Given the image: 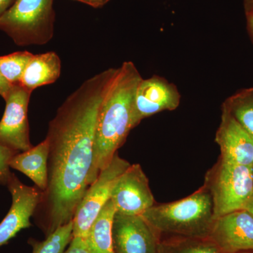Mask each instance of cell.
<instances>
[{
	"label": "cell",
	"mask_w": 253,
	"mask_h": 253,
	"mask_svg": "<svg viewBox=\"0 0 253 253\" xmlns=\"http://www.w3.org/2000/svg\"><path fill=\"white\" fill-rule=\"evenodd\" d=\"M13 0H0V18L11 6Z\"/></svg>",
	"instance_id": "cell-25"
},
{
	"label": "cell",
	"mask_w": 253,
	"mask_h": 253,
	"mask_svg": "<svg viewBox=\"0 0 253 253\" xmlns=\"http://www.w3.org/2000/svg\"><path fill=\"white\" fill-rule=\"evenodd\" d=\"M13 84L9 83L1 74H0V96L5 99L7 96L10 90H11V86Z\"/></svg>",
	"instance_id": "cell-23"
},
{
	"label": "cell",
	"mask_w": 253,
	"mask_h": 253,
	"mask_svg": "<svg viewBox=\"0 0 253 253\" xmlns=\"http://www.w3.org/2000/svg\"><path fill=\"white\" fill-rule=\"evenodd\" d=\"M116 213V206L110 199L91 224L85 238L86 246L91 253H115L113 226Z\"/></svg>",
	"instance_id": "cell-16"
},
{
	"label": "cell",
	"mask_w": 253,
	"mask_h": 253,
	"mask_svg": "<svg viewBox=\"0 0 253 253\" xmlns=\"http://www.w3.org/2000/svg\"><path fill=\"white\" fill-rule=\"evenodd\" d=\"M244 209L246 210V211H249L250 213L253 216V194L248 202L246 203V205H245Z\"/></svg>",
	"instance_id": "cell-28"
},
{
	"label": "cell",
	"mask_w": 253,
	"mask_h": 253,
	"mask_svg": "<svg viewBox=\"0 0 253 253\" xmlns=\"http://www.w3.org/2000/svg\"><path fill=\"white\" fill-rule=\"evenodd\" d=\"M141 79L140 73L131 61H125L118 68L98 116L89 186L109 164L133 129V104L136 88Z\"/></svg>",
	"instance_id": "cell-2"
},
{
	"label": "cell",
	"mask_w": 253,
	"mask_h": 253,
	"mask_svg": "<svg viewBox=\"0 0 253 253\" xmlns=\"http://www.w3.org/2000/svg\"><path fill=\"white\" fill-rule=\"evenodd\" d=\"M77 1H80V0H77Z\"/></svg>",
	"instance_id": "cell-30"
},
{
	"label": "cell",
	"mask_w": 253,
	"mask_h": 253,
	"mask_svg": "<svg viewBox=\"0 0 253 253\" xmlns=\"http://www.w3.org/2000/svg\"><path fill=\"white\" fill-rule=\"evenodd\" d=\"M246 18H247L248 32L253 42V16H246Z\"/></svg>",
	"instance_id": "cell-27"
},
{
	"label": "cell",
	"mask_w": 253,
	"mask_h": 253,
	"mask_svg": "<svg viewBox=\"0 0 253 253\" xmlns=\"http://www.w3.org/2000/svg\"><path fill=\"white\" fill-rule=\"evenodd\" d=\"M33 55L24 51L0 56V74L11 84H19Z\"/></svg>",
	"instance_id": "cell-20"
},
{
	"label": "cell",
	"mask_w": 253,
	"mask_h": 253,
	"mask_svg": "<svg viewBox=\"0 0 253 253\" xmlns=\"http://www.w3.org/2000/svg\"><path fill=\"white\" fill-rule=\"evenodd\" d=\"M161 235L208 238L214 219L212 197L204 185L185 199L155 205L141 214Z\"/></svg>",
	"instance_id": "cell-3"
},
{
	"label": "cell",
	"mask_w": 253,
	"mask_h": 253,
	"mask_svg": "<svg viewBox=\"0 0 253 253\" xmlns=\"http://www.w3.org/2000/svg\"><path fill=\"white\" fill-rule=\"evenodd\" d=\"M180 93L172 83L158 76L141 79L136 88L133 104L131 125L134 128L144 118L165 111L177 109Z\"/></svg>",
	"instance_id": "cell-9"
},
{
	"label": "cell",
	"mask_w": 253,
	"mask_h": 253,
	"mask_svg": "<svg viewBox=\"0 0 253 253\" xmlns=\"http://www.w3.org/2000/svg\"><path fill=\"white\" fill-rule=\"evenodd\" d=\"M53 0H16L0 18V30L18 46L44 45L54 36Z\"/></svg>",
	"instance_id": "cell-4"
},
{
	"label": "cell",
	"mask_w": 253,
	"mask_h": 253,
	"mask_svg": "<svg viewBox=\"0 0 253 253\" xmlns=\"http://www.w3.org/2000/svg\"><path fill=\"white\" fill-rule=\"evenodd\" d=\"M16 153L0 143V184L7 186L12 173L10 171L9 161Z\"/></svg>",
	"instance_id": "cell-21"
},
{
	"label": "cell",
	"mask_w": 253,
	"mask_h": 253,
	"mask_svg": "<svg viewBox=\"0 0 253 253\" xmlns=\"http://www.w3.org/2000/svg\"><path fill=\"white\" fill-rule=\"evenodd\" d=\"M73 220L60 226L46 236L43 241L30 239L28 244L33 248V253H64L66 248L73 238Z\"/></svg>",
	"instance_id": "cell-19"
},
{
	"label": "cell",
	"mask_w": 253,
	"mask_h": 253,
	"mask_svg": "<svg viewBox=\"0 0 253 253\" xmlns=\"http://www.w3.org/2000/svg\"><path fill=\"white\" fill-rule=\"evenodd\" d=\"M61 73V61L56 52L34 54L25 69L19 84L33 92L40 86L55 83Z\"/></svg>",
	"instance_id": "cell-15"
},
{
	"label": "cell",
	"mask_w": 253,
	"mask_h": 253,
	"mask_svg": "<svg viewBox=\"0 0 253 253\" xmlns=\"http://www.w3.org/2000/svg\"><path fill=\"white\" fill-rule=\"evenodd\" d=\"M32 91L13 84L5 98L6 108L0 121V143L16 154L31 149L28 104Z\"/></svg>",
	"instance_id": "cell-7"
},
{
	"label": "cell",
	"mask_w": 253,
	"mask_h": 253,
	"mask_svg": "<svg viewBox=\"0 0 253 253\" xmlns=\"http://www.w3.org/2000/svg\"><path fill=\"white\" fill-rule=\"evenodd\" d=\"M158 253H223L209 238L172 236L161 241Z\"/></svg>",
	"instance_id": "cell-17"
},
{
	"label": "cell",
	"mask_w": 253,
	"mask_h": 253,
	"mask_svg": "<svg viewBox=\"0 0 253 253\" xmlns=\"http://www.w3.org/2000/svg\"><path fill=\"white\" fill-rule=\"evenodd\" d=\"M244 7L246 16H253V0H244Z\"/></svg>",
	"instance_id": "cell-24"
},
{
	"label": "cell",
	"mask_w": 253,
	"mask_h": 253,
	"mask_svg": "<svg viewBox=\"0 0 253 253\" xmlns=\"http://www.w3.org/2000/svg\"><path fill=\"white\" fill-rule=\"evenodd\" d=\"M208 238L223 253L253 252V216L241 209L214 218Z\"/></svg>",
	"instance_id": "cell-11"
},
{
	"label": "cell",
	"mask_w": 253,
	"mask_h": 253,
	"mask_svg": "<svg viewBox=\"0 0 253 253\" xmlns=\"http://www.w3.org/2000/svg\"><path fill=\"white\" fill-rule=\"evenodd\" d=\"M253 253V252H244V253Z\"/></svg>",
	"instance_id": "cell-29"
},
{
	"label": "cell",
	"mask_w": 253,
	"mask_h": 253,
	"mask_svg": "<svg viewBox=\"0 0 253 253\" xmlns=\"http://www.w3.org/2000/svg\"><path fill=\"white\" fill-rule=\"evenodd\" d=\"M49 151V143L45 138L31 149L14 155L10 160L9 167L27 176L44 192L48 185Z\"/></svg>",
	"instance_id": "cell-14"
},
{
	"label": "cell",
	"mask_w": 253,
	"mask_h": 253,
	"mask_svg": "<svg viewBox=\"0 0 253 253\" xmlns=\"http://www.w3.org/2000/svg\"><path fill=\"white\" fill-rule=\"evenodd\" d=\"M130 166V163L120 157L117 153L109 164L101 171L96 180L88 187L75 213L73 219V237L78 236L85 239L91 224L111 199L116 181Z\"/></svg>",
	"instance_id": "cell-6"
},
{
	"label": "cell",
	"mask_w": 253,
	"mask_h": 253,
	"mask_svg": "<svg viewBox=\"0 0 253 253\" xmlns=\"http://www.w3.org/2000/svg\"><path fill=\"white\" fill-rule=\"evenodd\" d=\"M159 236L141 215H126L117 212L115 214V253H158Z\"/></svg>",
	"instance_id": "cell-12"
},
{
	"label": "cell",
	"mask_w": 253,
	"mask_h": 253,
	"mask_svg": "<svg viewBox=\"0 0 253 253\" xmlns=\"http://www.w3.org/2000/svg\"><path fill=\"white\" fill-rule=\"evenodd\" d=\"M117 73L111 68L86 80L50 121L48 185L35 212L46 236L73 220L89 187L98 116Z\"/></svg>",
	"instance_id": "cell-1"
},
{
	"label": "cell",
	"mask_w": 253,
	"mask_h": 253,
	"mask_svg": "<svg viewBox=\"0 0 253 253\" xmlns=\"http://www.w3.org/2000/svg\"><path fill=\"white\" fill-rule=\"evenodd\" d=\"M111 200L116 212L126 215H141L156 205L149 179L140 165H131L121 174L113 187Z\"/></svg>",
	"instance_id": "cell-8"
},
{
	"label": "cell",
	"mask_w": 253,
	"mask_h": 253,
	"mask_svg": "<svg viewBox=\"0 0 253 253\" xmlns=\"http://www.w3.org/2000/svg\"><path fill=\"white\" fill-rule=\"evenodd\" d=\"M215 142L220 149L219 157L243 166H253V136L232 115L222 109Z\"/></svg>",
	"instance_id": "cell-13"
},
{
	"label": "cell",
	"mask_w": 253,
	"mask_h": 253,
	"mask_svg": "<svg viewBox=\"0 0 253 253\" xmlns=\"http://www.w3.org/2000/svg\"><path fill=\"white\" fill-rule=\"evenodd\" d=\"M6 186L12 197V205L0 223V247L8 244L20 231L31 226V218L41 203L43 193L39 188L23 184L14 173Z\"/></svg>",
	"instance_id": "cell-10"
},
{
	"label": "cell",
	"mask_w": 253,
	"mask_h": 253,
	"mask_svg": "<svg viewBox=\"0 0 253 253\" xmlns=\"http://www.w3.org/2000/svg\"><path fill=\"white\" fill-rule=\"evenodd\" d=\"M221 109L232 115L253 136V87L231 95L223 103Z\"/></svg>",
	"instance_id": "cell-18"
},
{
	"label": "cell",
	"mask_w": 253,
	"mask_h": 253,
	"mask_svg": "<svg viewBox=\"0 0 253 253\" xmlns=\"http://www.w3.org/2000/svg\"><path fill=\"white\" fill-rule=\"evenodd\" d=\"M64 253H91L86 246L85 239L83 238L73 237L69 247Z\"/></svg>",
	"instance_id": "cell-22"
},
{
	"label": "cell",
	"mask_w": 253,
	"mask_h": 253,
	"mask_svg": "<svg viewBox=\"0 0 253 253\" xmlns=\"http://www.w3.org/2000/svg\"><path fill=\"white\" fill-rule=\"evenodd\" d=\"M109 0H80V1L90 5V6H94V7H99V6H103Z\"/></svg>",
	"instance_id": "cell-26"
},
{
	"label": "cell",
	"mask_w": 253,
	"mask_h": 253,
	"mask_svg": "<svg viewBox=\"0 0 253 253\" xmlns=\"http://www.w3.org/2000/svg\"><path fill=\"white\" fill-rule=\"evenodd\" d=\"M204 186L212 197L214 218L244 209L253 194V166L219 157L206 174Z\"/></svg>",
	"instance_id": "cell-5"
}]
</instances>
